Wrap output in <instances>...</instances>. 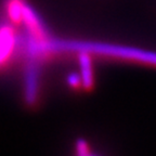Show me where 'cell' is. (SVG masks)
<instances>
[{
    "mask_svg": "<svg viewBox=\"0 0 156 156\" xmlns=\"http://www.w3.org/2000/svg\"><path fill=\"white\" fill-rule=\"evenodd\" d=\"M19 52L16 26L8 22L0 23V69L5 68Z\"/></svg>",
    "mask_w": 156,
    "mask_h": 156,
    "instance_id": "obj_1",
    "label": "cell"
},
{
    "mask_svg": "<svg viewBox=\"0 0 156 156\" xmlns=\"http://www.w3.org/2000/svg\"><path fill=\"white\" fill-rule=\"evenodd\" d=\"M76 153L79 155H86V154H90L91 152L89 151V145L88 142L83 141V140H78L75 144Z\"/></svg>",
    "mask_w": 156,
    "mask_h": 156,
    "instance_id": "obj_2",
    "label": "cell"
}]
</instances>
